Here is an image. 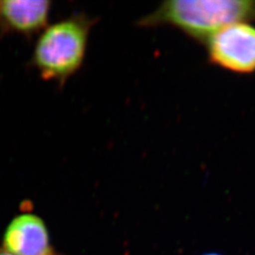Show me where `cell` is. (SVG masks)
Listing matches in <instances>:
<instances>
[{"instance_id":"6da1fadb","label":"cell","mask_w":255,"mask_h":255,"mask_svg":"<svg viewBox=\"0 0 255 255\" xmlns=\"http://www.w3.org/2000/svg\"><path fill=\"white\" fill-rule=\"evenodd\" d=\"M251 20H255V1L173 0L165 1L139 19L138 26H169L197 41L206 42L223 27Z\"/></svg>"},{"instance_id":"7a4b0ae2","label":"cell","mask_w":255,"mask_h":255,"mask_svg":"<svg viewBox=\"0 0 255 255\" xmlns=\"http://www.w3.org/2000/svg\"><path fill=\"white\" fill-rule=\"evenodd\" d=\"M93 19L74 14L47 25L40 33L31 63L42 78L64 85L85 59Z\"/></svg>"},{"instance_id":"3957f363","label":"cell","mask_w":255,"mask_h":255,"mask_svg":"<svg viewBox=\"0 0 255 255\" xmlns=\"http://www.w3.org/2000/svg\"><path fill=\"white\" fill-rule=\"evenodd\" d=\"M206 43L212 64L233 73H255V25L234 23L219 29Z\"/></svg>"},{"instance_id":"277c9868","label":"cell","mask_w":255,"mask_h":255,"mask_svg":"<svg viewBox=\"0 0 255 255\" xmlns=\"http://www.w3.org/2000/svg\"><path fill=\"white\" fill-rule=\"evenodd\" d=\"M2 245L13 255H56L44 220L31 213L11 219L4 232Z\"/></svg>"},{"instance_id":"5b68a950","label":"cell","mask_w":255,"mask_h":255,"mask_svg":"<svg viewBox=\"0 0 255 255\" xmlns=\"http://www.w3.org/2000/svg\"><path fill=\"white\" fill-rule=\"evenodd\" d=\"M50 10L48 0L0 1V22L7 30L30 36L48 25Z\"/></svg>"},{"instance_id":"8992f818","label":"cell","mask_w":255,"mask_h":255,"mask_svg":"<svg viewBox=\"0 0 255 255\" xmlns=\"http://www.w3.org/2000/svg\"><path fill=\"white\" fill-rule=\"evenodd\" d=\"M0 255H13L9 254L8 252H6L3 248H0Z\"/></svg>"},{"instance_id":"52a82bcc","label":"cell","mask_w":255,"mask_h":255,"mask_svg":"<svg viewBox=\"0 0 255 255\" xmlns=\"http://www.w3.org/2000/svg\"><path fill=\"white\" fill-rule=\"evenodd\" d=\"M219 255V254H214V253H211V254H206V255Z\"/></svg>"}]
</instances>
